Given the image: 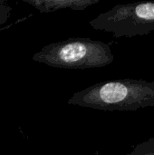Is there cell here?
<instances>
[{
  "label": "cell",
  "instance_id": "cell-1",
  "mask_svg": "<svg viewBox=\"0 0 154 155\" xmlns=\"http://www.w3.org/2000/svg\"><path fill=\"white\" fill-rule=\"evenodd\" d=\"M67 104L103 111L154 107V82L126 78L98 83L74 94Z\"/></svg>",
  "mask_w": 154,
  "mask_h": 155
},
{
  "label": "cell",
  "instance_id": "cell-2",
  "mask_svg": "<svg viewBox=\"0 0 154 155\" xmlns=\"http://www.w3.org/2000/svg\"><path fill=\"white\" fill-rule=\"evenodd\" d=\"M32 59L56 68L91 69L111 64L114 56L110 45L103 42L74 37L44 46Z\"/></svg>",
  "mask_w": 154,
  "mask_h": 155
},
{
  "label": "cell",
  "instance_id": "cell-3",
  "mask_svg": "<svg viewBox=\"0 0 154 155\" xmlns=\"http://www.w3.org/2000/svg\"><path fill=\"white\" fill-rule=\"evenodd\" d=\"M95 30L108 32L114 37L146 35L154 31V1L117 5L89 22Z\"/></svg>",
  "mask_w": 154,
  "mask_h": 155
},
{
  "label": "cell",
  "instance_id": "cell-4",
  "mask_svg": "<svg viewBox=\"0 0 154 155\" xmlns=\"http://www.w3.org/2000/svg\"><path fill=\"white\" fill-rule=\"evenodd\" d=\"M41 13H50L59 9L84 10L99 3V0H23Z\"/></svg>",
  "mask_w": 154,
  "mask_h": 155
},
{
  "label": "cell",
  "instance_id": "cell-5",
  "mask_svg": "<svg viewBox=\"0 0 154 155\" xmlns=\"http://www.w3.org/2000/svg\"><path fill=\"white\" fill-rule=\"evenodd\" d=\"M126 155H154V138L135 145Z\"/></svg>",
  "mask_w": 154,
  "mask_h": 155
},
{
  "label": "cell",
  "instance_id": "cell-6",
  "mask_svg": "<svg viewBox=\"0 0 154 155\" xmlns=\"http://www.w3.org/2000/svg\"><path fill=\"white\" fill-rule=\"evenodd\" d=\"M12 12L11 5L5 0H0V26L6 23Z\"/></svg>",
  "mask_w": 154,
  "mask_h": 155
}]
</instances>
